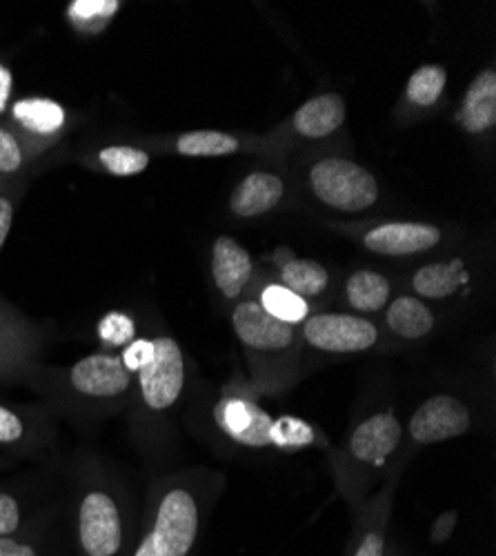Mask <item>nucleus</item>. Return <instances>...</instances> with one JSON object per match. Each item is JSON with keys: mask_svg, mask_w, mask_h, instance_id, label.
<instances>
[{"mask_svg": "<svg viewBox=\"0 0 496 556\" xmlns=\"http://www.w3.org/2000/svg\"><path fill=\"white\" fill-rule=\"evenodd\" d=\"M38 343L31 323L0 301V383L29 375Z\"/></svg>", "mask_w": 496, "mask_h": 556, "instance_id": "obj_9", "label": "nucleus"}, {"mask_svg": "<svg viewBox=\"0 0 496 556\" xmlns=\"http://www.w3.org/2000/svg\"><path fill=\"white\" fill-rule=\"evenodd\" d=\"M303 341L328 354H358L377 345L379 330L354 314H314L303 320Z\"/></svg>", "mask_w": 496, "mask_h": 556, "instance_id": "obj_6", "label": "nucleus"}, {"mask_svg": "<svg viewBox=\"0 0 496 556\" xmlns=\"http://www.w3.org/2000/svg\"><path fill=\"white\" fill-rule=\"evenodd\" d=\"M447 85V72L441 65L419 67L405 87V97L417 108H432Z\"/></svg>", "mask_w": 496, "mask_h": 556, "instance_id": "obj_28", "label": "nucleus"}, {"mask_svg": "<svg viewBox=\"0 0 496 556\" xmlns=\"http://www.w3.org/2000/svg\"><path fill=\"white\" fill-rule=\"evenodd\" d=\"M42 416L0 403V450L25 452L44 441Z\"/></svg>", "mask_w": 496, "mask_h": 556, "instance_id": "obj_18", "label": "nucleus"}, {"mask_svg": "<svg viewBox=\"0 0 496 556\" xmlns=\"http://www.w3.org/2000/svg\"><path fill=\"white\" fill-rule=\"evenodd\" d=\"M34 526L36 523H29L25 501L18 494L0 488V536H14Z\"/></svg>", "mask_w": 496, "mask_h": 556, "instance_id": "obj_31", "label": "nucleus"}, {"mask_svg": "<svg viewBox=\"0 0 496 556\" xmlns=\"http://www.w3.org/2000/svg\"><path fill=\"white\" fill-rule=\"evenodd\" d=\"M12 85H14L12 72L5 65H0V114H3L8 108V101L12 97Z\"/></svg>", "mask_w": 496, "mask_h": 556, "instance_id": "obj_36", "label": "nucleus"}, {"mask_svg": "<svg viewBox=\"0 0 496 556\" xmlns=\"http://www.w3.org/2000/svg\"><path fill=\"white\" fill-rule=\"evenodd\" d=\"M269 316H275L277 320L288 323V326H296V323H303L309 314L307 301L296 296L283 286H267L260 292V303H258Z\"/></svg>", "mask_w": 496, "mask_h": 556, "instance_id": "obj_27", "label": "nucleus"}, {"mask_svg": "<svg viewBox=\"0 0 496 556\" xmlns=\"http://www.w3.org/2000/svg\"><path fill=\"white\" fill-rule=\"evenodd\" d=\"M403 437V428L392 412H379L360 421L349 437V454L358 463L383 466L396 452Z\"/></svg>", "mask_w": 496, "mask_h": 556, "instance_id": "obj_12", "label": "nucleus"}, {"mask_svg": "<svg viewBox=\"0 0 496 556\" xmlns=\"http://www.w3.org/2000/svg\"><path fill=\"white\" fill-rule=\"evenodd\" d=\"M214 283L225 299H237L252 278V256L232 237H218L212 250Z\"/></svg>", "mask_w": 496, "mask_h": 556, "instance_id": "obj_13", "label": "nucleus"}, {"mask_svg": "<svg viewBox=\"0 0 496 556\" xmlns=\"http://www.w3.org/2000/svg\"><path fill=\"white\" fill-rule=\"evenodd\" d=\"M472 428L468 405L453 394H436L421 403L412 414L408 432L419 445H434L449 439H459Z\"/></svg>", "mask_w": 496, "mask_h": 556, "instance_id": "obj_8", "label": "nucleus"}, {"mask_svg": "<svg viewBox=\"0 0 496 556\" xmlns=\"http://www.w3.org/2000/svg\"><path fill=\"white\" fill-rule=\"evenodd\" d=\"M314 439H317V432H314L311 426L305 424L303 419H296V416H281V419H275L272 447L294 452L311 445Z\"/></svg>", "mask_w": 496, "mask_h": 556, "instance_id": "obj_30", "label": "nucleus"}, {"mask_svg": "<svg viewBox=\"0 0 496 556\" xmlns=\"http://www.w3.org/2000/svg\"><path fill=\"white\" fill-rule=\"evenodd\" d=\"M463 283V265L459 261L453 263H430L423 265L415 278L412 288L423 299H447L453 296Z\"/></svg>", "mask_w": 496, "mask_h": 556, "instance_id": "obj_21", "label": "nucleus"}, {"mask_svg": "<svg viewBox=\"0 0 496 556\" xmlns=\"http://www.w3.org/2000/svg\"><path fill=\"white\" fill-rule=\"evenodd\" d=\"M218 428L245 447H272L275 419L254 401L222 399L214 409Z\"/></svg>", "mask_w": 496, "mask_h": 556, "instance_id": "obj_10", "label": "nucleus"}, {"mask_svg": "<svg viewBox=\"0 0 496 556\" xmlns=\"http://www.w3.org/2000/svg\"><path fill=\"white\" fill-rule=\"evenodd\" d=\"M50 141H38L21 129L0 123V178L16 176L27 167V163L48 148Z\"/></svg>", "mask_w": 496, "mask_h": 556, "instance_id": "obj_20", "label": "nucleus"}, {"mask_svg": "<svg viewBox=\"0 0 496 556\" xmlns=\"http://www.w3.org/2000/svg\"><path fill=\"white\" fill-rule=\"evenodd\" d=\"M0 556H48V541L34 526L14 536H0Z\"/></svg>", "mask_w": 496, "mask_h": 556, "instance_id": "obj_32", "label": "nucleus"}, {"mask_svg": "<svg viewBox=\"0 0 496 556\" xmlns=\"http://www.w3.org/2000/svg\"><path fill=\"white\" fill-rule=\"evenodd\" d=\"M345 123V101L339 94H321L305 101L294 118V129L305 138H323Z\"/></svg>", "mask_w": 496, "mask_h": 556, "instance_id": "obj_17", "label": "nucleus"}, {"mask_svg": "<svg viewBox=\"0 0 496 556\" xmlns=\"http://www.w3.org/2000/svg\"><path fill=\"white\" fill-rule=\"evenodd\" d=\"M50 386L61 390L67 407L112 409L133 396L137 377L125 367L120 352H94L54 375Z\"/></svg>", "mask_w": 496, "mask_h": 556, "instance_id": "obj_3", "label": "nucleus"}, {"mask_svg": "<svg viewBox=\"0 0 496 556\" xmlns=\"http://www.w3.org/2000/svg\"><path fill=\"white\" fill-rule=\"evenodd\" d=\"M455 528H457V513H443L432 528V541L445 543L449 536H453Z\"/></svg>", "mask_w": 496, "mask_h": 556, "instance_id": "obj_35", "label": "nucleus"}, {"mask_svg": "<svg viewBox=\"0 0 496 556\" xmlns=\"http://www.w3.org/2000/svg\"><path fill=\"white\" fill-rule=\"evenodd\" d=\"M309 188L323 205L339 212H364L379 201L377 178L354 161L330 156L309 169Z\"/></svg>", "mask_w": 496, "mask_h": 556, "instance_id": "obj_5", "label": "nucleus"}, {"mask_svg": "<svg viewBox=\"0 0 496 556\" xmlns=\"http://www.w3.org/2000/svg\"><path fill=\"white\" fill-rule=\"evenodd\" d=\"M434 312L417 296H398L387 307V328L405 341H421L434 330Z\"/></svg>", "mask_w": 496, "mask_h": 556, "instance_id": "obj_19", "label": "nucleus"}, {"mask_svg": "<svg viewBox=\"0 0 496 556\" xmlns=\"http://www.w3.org/2000/svg\"><path fill=\"white\" fill-rule=\"evenodd\" d=\"M232 328L243 348L256 358H283L296 345L294 326L269 316L254 301H245L234 307Z\"/></svg>", "mask_w": 496, "mask_h": 556, "instance_id": "obj_7", "label": "nucleus"}, {"mask_svg": "<svg viewBox=\"0 0 496 556\" xmlns=\"http://www.w3.org/2000/svg\"><path fill=\"white\" fill-rule=\"evenodd\" d=\"M239 150V138L225 131L214 129H199L188 131L176 141V152L180 156L192 159H214V156H228Z\"/></svg>", "mask_w": 496, "mask_h": 556, "instance_id": "obj_26", "label": "nucleus"}, {"mask_svg": "<svg viewBox=\"0 0 496 556\" xmlns=\"http://www.w3.org/2000/svg\"><path fill=\"white\" fill-rule=\"evenodd\" d=\"M12 121L16 129L38 138V141H54L67 123V112L52 99L29 97L14 103Z\"/></svg>", "mask_w": 496, "mask_h": 556, "instance_id": "obj_15", "label": "nucleus"}, {"mask_svg": "<svg viewBox=\"0 0 496 556\" xmlns=\"http://www.w3.org/2000/svg\"><path fill=\"white\" fill-rule=\"evenodd\" d=\"M201 532V503L188 485H165L154 496L145 530L129 556H190Z\"/></svg>", "mask_w": 496, "mask_h": 556, "instance_id": "obj_2", "label": "nucleus"}, {"mask_svg": "<svg viewBox=\"0 0 496 556\" xmlns=\"http://www.w3.org/2000/svg\"><path fill=\"white\" fill-rule=\"evenodd\" d=\"M352 556H385V519H377L356 543Z\"/></svg>", "mask_w": 496, "mask_h": 556, "instance_id": "obj_33", "label": "nucleus"}, {"mask_svg": "<svg viewBox=\"0 0 496 556\" xmlns=\"http://www.w3.org/2000/svg\"><path fill=\"white\" fill-rule=\"evenodd\" d=\"M459 121L466 131L483 134L496 125V72L483 70L466 91Z\"/></svg>", "mask_w": 496, "mask_h": 556, "instance_id": "obj_16", "label": "nucleus"}, {"mask_svg": "<svg viewBox=\"0 0 496 556\" xmlns=\"http://www.w3.org/2000/svg\"><path fill=\"white\" fill-rule=\"evenodd\" d=\"M131 523L123 496L114 485L87 479L74 501V545L78 556H125Z\"/></svg>", "mask_w": 496, "mask_h": 556, "instance_id": "obj_1", "label": "nucleus"}, {"mask_svg": "<svg viewBox=\"0 0 496 556\" xmlns=\"http://www.w3.org/2000/svg\"><path fill=\"white\" fill-rule=\"evenodd\" d=\"M120 8L118 0H74L67 5V23L82 36H97L110 27Z\"/></svg>", "mask_w": 496, "mask_h": 556, "instance_id": "obj_24", "label": "nucleus"}, {"mask_svg": "<svg viewBox=\"0 0 496 556\" xmlns=\"http://www.w3.org/2000/svg\"><path fill=\"white\" fill-rule=\"evenodd\" d=\"M150 152L133 146H105L94 152L92 165L110 176H137L150 167Z\"/></svg>", "mask_w": 496, "mask_h": 556, "instance_id": "obj_25", "label": "nucleus"}, {"mask_svg": "<svg viewBox=\"0 0 496 556\" xmlns=\"http://www.w3.org/2000/svg\"><path fill=\"white\" fill-rule=\"evenodd\" d=\"M97 337L103 352H120L137 339V320H133L127 312L112 309L99 320Z\"/></svg>", "mask_w": 496, "mask_h": 556, "instance_id": "obj_29", "label": "nucleus"}, {"mask_svg": "<svg viewBox=\"0 0 496 556\" xmlns=\"http://www.w3.org/2000/svg\"><path fill=\"white\" fill-rule=\"evenodd\" d=\"M285 194V182L281 176L269 172H254L245 176L232 194V212L239 218H256L275 210Z\"/></svg>", "mask_w": 496, "mask_h": 556, "instance_id": "obj_14", "label": "nucleus"}, {"mask_svg": "<svg viewBox=\"0 0 496 556\" xmlns=\"http://www.w3.org/2000/svg\"><path fill=\"white\" fill-rule=\"evenodd\" d=\"M16 214V197L10 190H3V182H0V252H3L10 229Z\"/></svg>", "mask_w": 496, "mask_h": 556, "instance_id": "obj_34", "label": "nucleus"}, {"mask_svg": "<svg viewBox=\"0 0 496 556\" xmlns=\"http://www.w3.org/2000/svg\"><path fill=\"white\" fill-rule=\"evenodd\" d=\"M0 463H3V458H0Z\"/></svg>", "mask_w": 496, "mask_h": 556, "instance_id": "obj_38", "label": "nucleus"}, {"mask_svg": "<svg viewBox=\"0 0 496 556\" xmlns=\"http://www.w3.org/2000/svg\"><path fill=\"white\" fill-rule=\"evenodd\" d=\"M281 281L283 288L294 292L301 299H314L326 292L330 283V274L328 269L309 258H290L281 267Z\"/></svg>", "mask_w": 496, "mask_h": 556, "instance_id": "obj_23", "label": "nucleus"}, {"mask_svg": "<svg viewBox=\"0 0 496 556\" xmlns=\"http://www.w3.org/2000/svg\"><path fill=\"white\" fill-rule=\"evenodd\" d=\"M390 556H403V554H390Z\"/></svg>", "mask_w": 496, "mask_h": 556, "instance_id": "obj_37", "label": "nucleus"}, {"mask_svg": "<svg viewBox=\"0 0 496 556\" xmlns=\"http://www.w3.org/2000/svg\"><path fill=\"white\" fill-rule=\"evenodd\" d=\"M345 292H347V301L354 309L364 312V314H377L387 305L392 288L383 274L364 269V271H356L349 276Z\"/></svg>", "mask_w": 496, "mask_h": 556, "instance_id": "obj_22", "label": "nucleus"}, {"mask_svg": "<svg viewBox=\"0 0 496 556\" xmlns=\"http://www.w3.org/2000/svg\"><path fill=\"white\" fill-rule=\"evenodd\" d=\"M364 243L374 254L410 256L436 248L441 243V229L430 223L415 220L383 223L368 231Z\"/></svg>", "mask_w": 496, "mask_h": 556, "instance_id": "obj_11", "label": "nucleus"}, {"mask_svg": "<svg viewBox=\"0 0 496 556\" xmlns=\"http://www.w3.org/2000/svg\"><path fill=\"white\" fill-rule=\"evenodd\" d=\"M186 388V356L171 337H154V354L139 369L133 399L139 405V421L150 426L167 414Z\"/></svg>", "mask_w": 496, "mask_h": 556, "instance_id": "obj_4", "label": "nucleus"}]
</instances>
